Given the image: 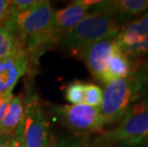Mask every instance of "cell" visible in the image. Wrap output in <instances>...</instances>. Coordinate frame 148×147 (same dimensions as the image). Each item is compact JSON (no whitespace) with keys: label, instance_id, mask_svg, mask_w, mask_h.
Returning <instances> with one entry per match:
<instances>
[{"label":"cell","instance_id":"cell-1","mask_svg":"<svg viewBox=\"0 0 148 147\" xmlns=\"http://www.w3.org/2000/svg\"><path fill=\"white\" fill-rule=\"evenodd\" d=\"M124 21L100 12L89 11L73 30L61 40L65 50L77 53L85 46L99 40L115 38Z\"/></svg>","mask_w":148,"mask_h":147},{"label":"cell","instance_id":"cell-2","mask_svg":"<svg viewBox=\"0 0 148 147\" xmlns=\"http://www.w3.org/2000/svg\"><path fill=\"white\" fill-rule=\"evenodd\" d=\"M148 137V99H140L129 108L118 125L97 137L96 147H115Z\"/></svg>","mask_w":148,"mask_h":147},{"label":"cell","instance_id":"cell-3","mask_svg":"<svg viewBox=\"0 0 148 147\" xmlns=\"http://www.w3.org/2000/svg\"><path fill=\"white\" fill-rule=\"evenodd\" d=\"M138 99L136 83L132 75L107 83L99 106L104 125L119 122L132 106V103L137 102Z\"/></svg>","mask_w":148,"mask_h":147},{"label":"cell","instance_id":"cell-4","mask_svg":"<svg viewBox=\"0 0 148 147\" xmlns=\"http://www.w3.org/2000/svg\"><path fill=\"white\" fill-rule=\"evenodd\" d=\"M55 12L50 1L41 0L30 10L11 14L3 25L24 43L45 34L52 26Z\"/></svg>","mask_w":148,"mask_h":147},{"label":"cell","instance_id":"cell-5","mask_svg":"<svg viewBox=\"0 0 148 147\" xmlns=\"http://www.w3.org/2000/svg\"><path fill=\"white\" fill-rule=\"evenodd\" d=\"M116 44L131 60H148V12L122 25Z\"/></svg>","mask_w":148,"mask_h":147},{"label":"cell","instance_id":"cell-6","mask_svg":"<svg viewBox=\"0 0 148 147\" xmlns=\"http://www.w3.org/2000/svg\"><path fill=\"white\" fill-rule=\"evenodd\" d=\"M25 147H46L49 144L50 123L36 98L24 104V117L21 122Z\"/></svg>","mask_w":148,"mask_h":147},{"label":"cell","instance_id":"cell-7","mask_svg":"<svg viewBox=\"0 0 148 147\" xmlns=\"http://www.w3.org/2000/svg\"><path fill=\"white\" fill-rule=\"evenodd\" d=\"M56 112L62 122L77 133L99 132L104 127L99 108L85 103L58 106Z\"/></svg>","mask_w":148,"mask_h":147},{"label":"cell","instance_id":"cell-8","mask_svg":"<svg viewBox=\"0 0 148 147\" xmlns=\"http://www.w3.org/2000/svg\"><path fill=\"white\" fill-rule=\"evenodd\" d=\"M28 66L29 58L24 47L11 57L0 59V98L12 95V89Z\"/></svg>","mask_w":148,"mask_h":147},{"label":"cell","instance_id":"cell-9","mask_svg":"<svg viewBox=\"0 0 148 147\" xmlns=\"http://www.w3.org/2000/svg\"><path fill=\"white\" fill-rule=\"evenodd\" d=\"M116 38V37H115ZM115 38H106L85 46L75 53L84 62L91 75L99 81H102L111 55Z\"/></svg>","mask_w":148,"mask_h":147},{"label":"cell","instance_id":"cell-10","mask_svg":"<svg viewBox=\"0 0 148 147\" xmlns=\"http://www.w3.org/2000/svg\"><path fill=\"white\" fill-rule=\"evenodd\" d=\"M148 10V0H112L97 1L90 11L100 12L113 15L124 21L131 17H138Z\"/></svg>","mask_w":148,"mask_h":147},{"label":"cell","instance_id":"cell-11","mask_svg":"<svg viewBox=\"0 0 148 147\" xmlns=\"http://www.w3.org/2000/svg\"><path fill=\"white\" fill-rule=\"evenodd\" d=\"M134 68V61L119 50L115 40V44L101 82L107 84L115 79L130 77L133 74Z\"/></svg>","mask_w":148,"mask_h":147},{"label":"cell","instance_id":"cell-12","mask_svg":"<svg viewBox=\"0 0 148 147\" xmlns=\"http://www.w3.org/2000/svg\"><path fill=\"white\" fill-rule=\"evenodd\" d=\"M24 117V103L20 96H14L0 125V135L12 136Z\"/></svg>","mask_w":148,"mask_h":147},{"label":"cell","instance_id":"cell-13","mask_svg":"<svg viewBox=\"0 0 148 147\" xmlns=\"http://www.w3.org/2000/svg\"><path fill=\"white\" fill-rule=\"evenodd\" d=\"M22 47L23 43L7 27L0 24V59L11 57Z\"/></svg>","mask_w":148,"mask_h":147},{"label":"cell","instance_id":"cell-14","mask_svg":"<svg viewBox=\"0 0 148 147\" xmlns=\"http://www.w3.org/2000/svg\"><path fill=\"white\" fill-rule=\"evenodd\" d=\"M134 72L132 74L138 99H148V60L135 62Z\"/></svg>","mask_w":148,"mask_h":147},{"label":"cell","instance_id":"cell-15","mask_svg":"<svg viewBox=\"0 0 148 147\" xmlns=\"http://www.w3.org/2000/svg\"><path fill=\"white\" fill-rule=\"evenodd\" d=\"M65 98L71 104L85 103V83L79 80L69 83L65 90Z\"/></svg>","mask_w":148,"mask_h":147},{"label":"cell","instance_id":"cell-16","mask_svg":"<svg viewBox=\"0 0 148 147\" xmlns=\"http://www.w3.org/2000/svg\"><path fill=\"white\" fill-rule=\"evenodd\" d=\"M103 91L94 83H85V104L99 108Z\"/></svg>","mask_w":148,"mask_h":147},{"label":"cell","instance_id":"cell-17","mask_svg":"<svg viewBox=\"0 0 148 147\" xmlns=\"http://www.w3.org/2000/svg\"><path fill=\"white\" fill-rule=\"evenodd\" d=\"M39 0H14L11 1L10 5V15L17 12L30 10L39 4ZM9 15V16H10Z\"/></svg>","mask_w":148,"mask_h":147},{"label":"cell","instance_id":"cell-18","mask_svg":"<svg viewBox=\"0 0 148 147\" xmlns=\"http://www.w3.org/2000/svg\"><path fill=\"white\" fill-rule=\"evenodd\" d=\"M49 147H85V145L79 137H69L56 142H50Z\"/></svg>","mask_w":148,"mask_h":147},{"label":"cell","instance_id":"cell-19","mask_svg":"<svg viewBox=\"0 0 148 147\" xmlns=\"http://www.w3.org/2000/svg\"><path fill=\"white\" fill-rule=\"evenodd\" d=\"M10 147H25L23 137H22V127L21 124L17 128L14 134L11 137L10 140Z\"/></svg>","mask_w":148,"mask_h":147},{"label":"cell","instance_id":"cell-20","mask_svg":"<svg viewBox=\"0 0 148 147\" xmlns=\"http://www.w3.org/2000/svg\"><path fill=\"white\" fill-rule=\"evenodd\" d=\"M10 5L9 0H0V24H3L10 15Z\"/></svg>","mask_w":148,"mask_h":147},{"label":"cell","instance_id":"cell-21","mask_svg":"<svg viewBox=\"0 0 148 147\" xmlns=\"http://www.w3.org/2000/svg\"><path fill=\"white\" fill-rule=\"evenodd\" d=\"M12 96H14V95L0 98V125L2 123L3 118H4L6 112H7V109L9 107V105H10V102L12 101Z\"/></svg>","mask_w":148,"mask_h":147},{"label":"cell","instance_id":"cell-22","mask_svg":"<svg viewBox=\"0 0 148 147\" xmlns=\"http://www.w3.org/2000/svg\"><path fill=\"white\" fill-rule=\"evenodd\" d=\"M115 147H148V137L135 140V142L122 143V144L116 145Z\"/></svg>","mask_w":148,"mask_h":147},{"label":"cell","instance_id":"cell-23","mask_svg":"<svg viewBox=\"0 0 148 147\" xmlns=\"http://www.w3.org/2000/svg\"><path fill=\"white\" fill-rule=\"evenodd\" d=\"M12 136L0 135V147H10V140Z\"/></svg>","mask_w":148,"mask_h":147},{"label":"cell","instance_id":"cell-24","mask_svg":"<svg viewBox=\"0 0 148 147\" xmlns=\"http://www.w3.org/2000/svg\"><path fill=\"white\" fill-rule=\"evenodd\" d=\"M49 143H50V142H49ZM46 147H49V144H48V145H47V146H46Z\"/></svg>","mask_w":148,"mask_h":147},{"label":"cell","instance_id":"cell-25","mask_svg":"<svg viewBox=\"0 0 148 147\" xmlns=\"http://www.w3.org/2000/svg\"><path fill=\"white\" fill-rule=\"evenodd\" d=\"M147 12H148V10H147Z\"/></svg>","mask_w":148,"mask_h":147}]
</instances>
